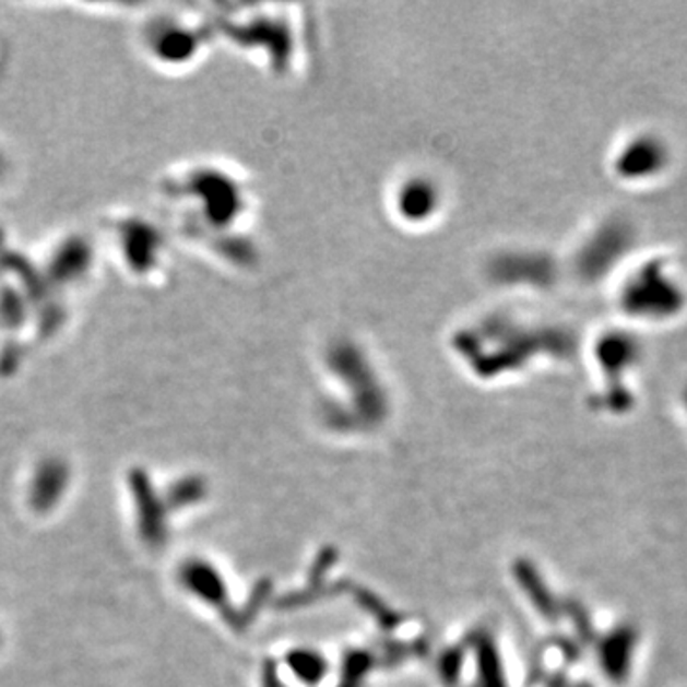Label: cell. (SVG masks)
<instances>
[{
    "mask_svg": "<svg viewBox=\"0 0 687 687\" xmlns=\"http://www.w3.org/2000/svg\"><path fill=\"white\" fill-rule=\"evenodd\" d=\"M630 643L632 640L628 638V636H617V638H613L609 645H607V650H605V663H607V668H609V674L613 676H617V674L623 673L625 671V665H627L628 661V650H630Z\"/></svg>",
    "mask_w": 687,
    "mask_h": 687,
    "instance_id": "cell-1",
    "label": "cell"
}]
</instances>
